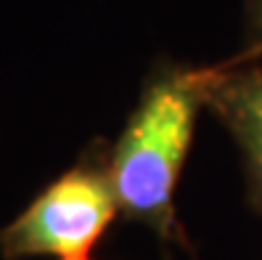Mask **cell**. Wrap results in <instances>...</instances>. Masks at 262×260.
Returning a JSON list of instances; mask_svg holds the SVG:
<instances>
[{"label": "cell", "mask_w": 262, "mask_h": 260, "mask_svg": "<svg viewBox=\"0 0 262 260\" xmlns=\"http://www.w3.org/2000/svg\"><path fill=\"white\" fill-rule=\"evenodd\" d=\"M202 109H207V67H162L146 83L109 151L119 212L164 242L180 239L175 191Z\"/></svg>", "instance_id": "cell-1"}, {"label": "cell", "mask_w": 262, "mask_h": 260, "mask_svg": "<svg viewBox=\"0 0 262 260\" xmlns=\"http://www.w3.org/2000/svg\"><path fill=\"white\" fill-rule=\"evenodd\" d=\"M119 212L109 173V151L90 146L82 159L51 181L8 226L0 228V255L88 257Z\"/></svg>", "instance_id": "cell-2"}, {"label": "cell", "mask_w": 262, "mask_h": 260, "mask_svg": "<svg viewBox=\"0 0 262 260\" xmlns=\"http://www.w3.org/2000/svg\"><path fill=\"white\" fill-rule=\"evenodd\" d=\"M207 109L238 144L252 205L262 215V61L207 67Z\"/></svg>", "instance_id": "cell-3"}, {"label": "cell", "mask_w": 262, "mask_h": 260, "mask_svg": "<svg viewBox=\"0 0 262 260\" xmlns=\"http://www.w3.org/2000/svg\"><path fill=\"white\" fill-rule=\"evenodd\" d=\"M249 11V40L238 56L228 61H262V0H246Z\"/></svg>", "instance_id": "cell-4"}, {"label": "cell", "mask_w": 262, "mask_h": 260, "mask_svg": "<svg viewBox=\"0 0 262 260\" xmlns=\"http://www.w3.org/2000/svg\"><path fill=\"white\" fill-rule=\"evenodd\" d=\"M67 260H90V257H67Z\"/></svg>", "instance_id": "cell-5"}]
</instances>
